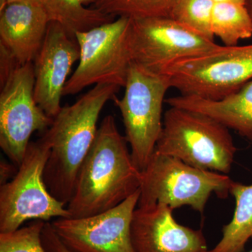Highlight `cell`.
Wrapping results in <instances>:
<instances>
[{"instance_id":"20","label":"cell","mask_w":252,"mask_h":252,"mask_svg":"<svg viewBox=\"0 0 252 252\" xmlns=\"http://www.w3.org/2000/svg\"><path fill=\"white\" fill-rule=\"evenodd\" d=\"M214 4L212 0H178L170 17L214 41L212 29Z\"/></svg>"},{"instance_id":"13","label":"cell","mask_w":252,"mask_h":252,"mask_svg":"<svg viewBox=\"0 0 252 252\" xmlns=\"http://www.w3.org/2000/svg\"><path fill=\"white\" fill-rule=\"evenodd\" d=\"M165 204L137 207L131 223L135 252H207L202 230L180 224Z\"/></svg>"},{"instance_id":"14","label":"cell","mask_w":252,"mask_h":252,"mask_svg":"<svg viewBox=\"0 0 252 252\" xmlns=\"http://www.w3.org/2000/svg\"><path fill=\"white\" fill-rule=\"evenodd\" d=\"M49 23L42 4L10 3L0 12V44L12 53L20 64L33 63Z\"/></svg>"},{"instance_id":"4","label":"cell","mask_w":252,"mask_h":252,"mask_svg":"<svg viewBox=\"0 0 252 252\" xmlns=\"http://www.w3.org/2000/svg\"><path fill=\"white\" fill-rule=\"evenodd\" d=\"M233 182L228 175L197 168L155 151L142 171L137 207L160 203L174 210L189 206L203 215L212 194L227 198Z\"/></svg>"},{"instance_id":"27","label":"cell","mask_w":252,"mask_h":252,"mask_svg":"<svg viewBox=\"0 0 252 252\" xmlns=\"http://www.w3.org/2000/svg\"><path fill=\"white\" fill-rule=\"evenodd\" d=\"M233 2L238 3V4H247V0H231Z\"/></svg>"},{"instance_id":"7","label":"cell","mask_w":252,"mask_h":252,"mask_svg":"<svg viewBox=\"0 0 252 252\" xmlns=\"http://www.w3.org/2000/svg\"><path fill=\"white\" fill-rule=\"evenodd\" d=\"M182 95L220 100L252 79V44L220 46L172 64L165 72Z\"/></svg>"},{"instance_id":"17","label":"cell","mask_w":252,"mask_h":252,"mask_svg":"<svg viewBox=\"0 0 252 252\" xmlns=\"http://www.w3.org/2000/svg\"><path fill=\"white\" fill-rule=\"evenodd\" d=\"M97 0H42L50 22L59 23L72 38L82 32L114 21V17L95 8L89 7Z\"/></svg>"},{"instance_id":"16","label":"cell","mask_w":252,"mask_h":252,"mask_svg":"<svg viewBox=\"0 0 252 252\" xmlns=\"http://www.w3.org/2000/svg\"><path fill=\"white\" fill-rule=\"evenodd\" d=\"M230 194L235 201L233 218L223 227L220 241L207 252H244L245 245L252 239V184L233 181Z\"/></svg>"},{"instance_id":"11","label":"cell","mask_w":252,"mask_h":252,"mask_svg":"<svg viewBox=\"0 0 252 252\" xmlns=\"http://www.w3.org/2000/svg\"><path fill=\"white\" fill-rule=\"evenodd\" d=\"M140 190L110 210L82 218H59L51 223L63 243L74 252H135L130 228Z\"/></svg>"},{"instance_id":"12","label":"cell","mask_w":252,"mask_h":252,"mask_svg":"<svg viewBox=\"0 0 252 252\" xmlns=\"http://www.w3.org/2000/svg\"><path fill=\"white\" fill-rule=\"evenodd\" d=\"M79 45L56 22H50L44 42L34 61V98L49 117L61 109V97L74 63L79 61Z\"/></svg>"},{"instance_id":"22","label":"cell","mask_w":252,"mask_h":252,"mask_svg":"<svg viewBox=\"0 0 252 252\" xmlns=\"http://www.w3.org/2000/svg\"><path fill=\"white\" fill-rule=\"evenodd\" d=\"M21 65L12 53L3 44H0V86Z\"/></svg>"},{"instance_id":"19","label":"cell","mask_w":252,"mask_h":252,"mask_svg":"<svg viewBox=\"0 0 252 252\" xmlns=\"http://www.w3.org/2000/svg\"><path fill=\"white\" fill-rule=\"evenodd\" d=\"M177 1L178 0H97L94 7L113 17H170Z\"/></svg>"},{"instance_id":"21","label":"cell","mask_w":252,"mask_h":252,"mask_svg":"<svg viewBox=\"0 0 252 252\" xmlns=\"http://www.w3.org/2000/svg\"><path fill=\"white\" fill-rule=\"evenodd\" d=\"M46 221L33 220L31 224L11 233H0V252H46L41 241Z\"/></svg>"},{"instance_id":"2","label":"cell","mask_w":252,"mask_h":252,"mask_svg":"<svg viewBox=\"0 0 252 252\" xmlns=\"http://www.w3.org/2000/svg\"><path fill=\"white\" fill-rule=\"evenodd\" d=\"M119 89L114 84L94 86L74 104L61 107L42 136L50 147L44 182L53 196L65 205L72 198L79 170L97 135L99 114Z\"/></svg>"},{"instance_id":"15","label":"cell","mask_w":252,"mask_h":252,"mask_svg":"<svg viewBox=\"0 0 252 252\" xmlns=\"http://www.w3.org/2000/svg\"><path fill=\"white\" fill-rule=\"evenodd\" d=\"M165 103L203 113L213 118L252 144V79L243 87L220 100H209L195 96L169 97Z\"/></svg>"},{"instance_id":"8","label":"cell","mask_w":252,"mask_h":252,"mask_svg":"<svg viewBox=\"0 0 252 252\" xmlns=\"http://www.w3.org/2000/svg\"><path fill=\"white\" fill-rule=\"evenodd\" d=\"M130 18L121 16L111 22L77 32L79 64L64 86L63 95H72L92 85L107 84L125 87L132 64L129 47Z\"/></svg>"},{"instance_id":"18","label":"cell","mask_w":252,"mask_h":252,"mask_svg":"<svg viewBox=\"0 0 252 252\" xmlns=\"http://www.w3.org/2000/svg\"><path fill=\"white\" fill-rule=\"evenodd\" d=\"M214 36L224 46H237L252 36V17L246 5L233 1L215 3L212 16Z\"/></svg>"},{"instance_id":"6","label":"cell","mask_w":252,"mask_h":252,"mask_svg":"<svg viewBox=\"0 0 252 252\" xmlns=\"http://www.w3.org/2000/svg\"><path fill=\"white\" fill-rule=\"evenodd\" d=\"M124 88L122 98L113 100L122 114L132 159L142 171L161 133L162 104L171 85L166 75L152 74L132 63Z\"/></svg>"},{"instance_id":"1","label":"cell","mask_w":252,"mask_h":252,"mask_svg":"<svg viewBox=\"0 0 252 252\" xmlns=\"http://www.w3.org/2000/svg\"><path fill=\"white\" fill-rule=\"evenodd\" d=\"M127 144L114 117H104L67 205L71 218L107 211L140 189L142 171L136 166Z\"/></svg>"},{"instance_id":"3","label":"cell","mask_w":252,"mask_h":252,"mask_svg":"<svg viewBox=\"0 0 252 252\" xmlns=\"http://www.w3.org/2000/svg\"><path fill=\"white\" fill-rule=\"evenodd\" d=\"M156 152L180 159L188 165L228 175L237 147L230 129L203 113L170 107Z\"/></svg>"},{"instance_id":"25","label":"cell","mask_w":252,"mask_h":252,"mask_svg":"<svg viewBox=\"0 0 252 252\" xmlns=\"http://www.w3.org/2000/svg\"><path fill=\"white\" fill-rule=\"evenodd\" d=\"M14 2H28L42 4V0H8V4Z\"/></svg>"},{"instance_id":"10","label":"cell","mask_w":252,"mask_h":252,"mask_svg":"<svg viewBox=\"0 0 252 252\" xmlns=\"http://www.w3.org/2000/svg\"><path fill=\"white\" fill-rule=\"evenodd\" d=\"M33 63L21 64L1 86L0 147L15 165L22 162L32 135L47 130L49 117L34 98Z\"/></svg>"},{"instance_id":"9","label":"cell","mask_w":252,"mask_h":252,"mask_svg":"<svg viewBox=\"0 0 252 252\" xmlns=\"http://www.w3.org/2000/svg\"><path fill=\"white\" fill-rule=\"evenodd\" d=\"M132 63L164 75L172 64L216 49L220 45L170 17L130 18Z\"/></svg>"},{"instance_id":"5","label":"cell","mask_w":252,"mask_h":252,"mask_svg":"<svg viewBox=\"0 0 252 252\" xmlns=\"http://www.w3.org/2000/svg\"><path fill=\"white\" fill-rule=\"evenodd\" d=\"M49 155V145L42 137L30 142L16 175L1 185L0 233L15 231L29 220L70 218L65 205L53 196L44 182Z\"/></svg>"},{"instance_id":"26","label":"cell","mask_w":252,"mask_h":252,"mask_svg":"<svg viewBox=\"0 0 252 252\" xmlns=\"http://www.w3.org/2000/svg\"><path fill=\"white\" fill-rule=\"evenodd\" d=\"M247 7L248 8L249 11H250V14H251L252 17V0H247Z\"/></svg>"},{"instance_id":"29","label":"cell","mask_w":252,"mask_h":252,"mask_svg":"<svg viewBox=\"0 0 252 252\" xmlns=\"http://www.w3.org/2000/svg\"><path fill=\"white\" fill-rule=\"evenodd\" d=\"M252 252V250H251V251H250V252Z\"/></svg>"},{"instance_id":"23","label":"cell","mask_w":252,"mask_h":252,"mask_svg":"<svg viewBox=\"0 0 252 252\" xmlns=\"http://www.w3.org/2000/svg\"><path fill=\"white\" fill-rule=\"evenodd\" d=\"M41 241L46 252H74L67 248L53 229L51 223L46 222L41 233Z\"/></svg>"},{"instance_id":"24","label":"cell","mask_w":252,"mask_h":252,"mask_svg":"<svg viewBox=\"0 0 252 252\" xmlns=\"http://www.w3.org/2000/svg\"><path fill=\"white\" fill-rule=\"evenodd\" d=\"M14 166L5 161L1 162L0 165V182L1 185L9 182V179L14 175Z\"/></svg>"},{"instance_id":"28","label":"cell","mask_w":252,"mask_h":252,"mask_svg":"<svg viewBox=\"0 0 252 252\" xmlns=\"http://www.w3.org/2000/svg\"><path fill=\"white\" fill-rule=\"evenodd\" d=\"M214 3L225 2V1H231V0H212Z\"/></svg>"}]
</instances>
